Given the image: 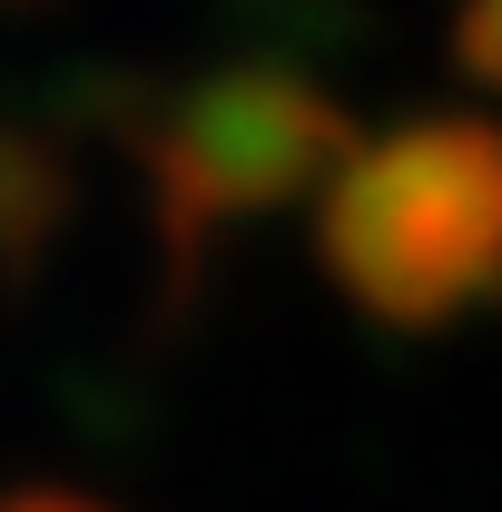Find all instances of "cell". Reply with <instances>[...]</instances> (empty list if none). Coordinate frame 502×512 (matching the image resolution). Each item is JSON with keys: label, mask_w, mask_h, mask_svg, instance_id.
<instances>
[{"label": "cell", "mask_w": 502, "mask_h": 512, "mask_svg": "<svg viewBox=\"0 0 502 512\" xmlns=\"http://www.w3.org/2000/svg\"><path fill=\"white\" fill-rule=\"evenodd\" d=\"M69 217H79V168H69L60 128L0 119V286H30L60 256Z\"/></svg>", "instance_id": "3"}, {"label": "cell", "mask_w": 502, "mask_h": 512, "mask_svg": "<svg viewBox=\"0 0 502 512\" xmlns=\"http://www.w3.org/2000/svg\"><path fill=\"white\" fill-rule=\"evenodd\" d=\"M227 10H247L256 30L276 40V50H296V40H335V30H355V0H227Z\"/></svg>", "instance_id": "5"}, {"label": "cell", "mask_w": 502, "mask_h": 512, "mask_svg": "<svg viewBox=\"0 0 502 512\" xmlns=\"http://www.w3.org/2000/svg\"><path fill=\"white\" fill-rule=\"evenodd\" d=\"M0 512H109L89 493H60V483H30V493H0Z\"/></svg>", "instance_id": "6"}, {"label": "cell", "mask_w": 502, "mask_h": 512, "mask_svg": "<svg viewBox=\"0 0 502 512\" xmlns=\"http://www.w3.org/2000/svg\"><path fill=\"white\" fill-rule=\"evenodd\" d=\"M365 148L335 79H315L296 50H237L197 69L188 89H158L138 128V178H148V227L168 256V286H197L207 256L286 217L296 197H325V178Z\"/></svg>", "instance_id": "2"}, {"label": "cell", "mask_w": 502, "mask_h": 512, "mask_svg": "<svg viewBox=\"0 0 502 512\" xmlns=\"http://www.w3.org/2000/svg\"><path fill=\"white\" fill-rule=\"evenodd\" d=\"M315 266L384 335L502 306V119L414 109L365 138L315 197Z\"/></svg>", "instance_id": "1"}, {"label": "cell", "mask_w": 502, "mask_h": 512, "mask_svg": "<svg viewBox=\"0 0 502 512\" xmlns=\"http://www.w3.org/2000/svg\"><path fill=\"white\" fill-rule=\"evenodd\" d=\"M443 50H453V69H463L483 99H502V0H453Z\"/></svg>", "instance_id": "4"}]
</instances>
